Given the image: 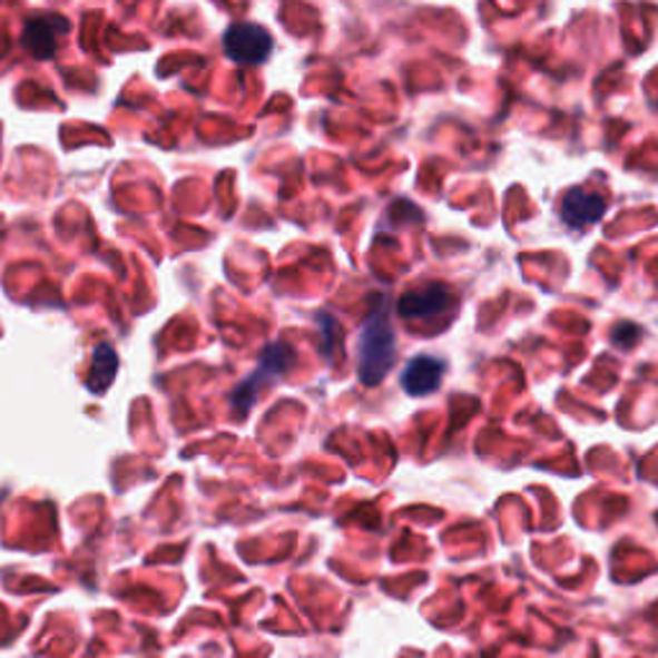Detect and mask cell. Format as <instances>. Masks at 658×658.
Returning <instances> with one entry per match:
<instances>
[{
  "instance_id": "4",
  "label": "cell",
  "mask_w": 658,
  "mask_h": 658,
  "mask_svg": "<svg viewBox=\"0 0 658 658\" xmlns=\"http://www.w3.org/2000/svg\"><path fill=\"white\" fill-rule=\"evenodd\" d=\"M291 365H294V353H291V347L286 345H271L268 350H265L263 357H261V369L255 371L253 379H247L243 386L237 389V394L232 402H235V406L239 412H247L249 406H253L255 402V389L261 386L263 381H271V379H278L286 373Z\"/></svg>"
},
{
  "instance_id": "8",
  "label": "cell",
  "mask_w": 658,
  "mask_h": 658,
  "mask_svg": "<svg viewBox=\"0 0 658 658\" xmlns=\"http://www.w3.org/2000/svg\"><path fill=\"white\" fill-rule=\"evenodd\" d=\"M116 369H119V357H116L111 345H98L94 353V363H90V373H88V389L94 394H104V391L111 386L116 379Z\"/></svg>"
},
{
  "instance_id": "1",
  "label": "cell",
  "mask_w": 658,
  "mask_h": 658,
  "mask_svg": "<svg viewBox=\"0 0 658 658\" xmlns=\"http://www.w3.org/2000/svg\"><path fill=\"white\" fill-rule=\"evenodd\" d=\"M396 361V337L389 322V310L383 304L373 310L361 330V357H357V379L363 386H379Z\"/></svg>"
},
{
  "instance_id": "2",
  "label": "cell",
  "mask_w": 658,
  "mask_h": 658,
  "mask_svg": "<svg viewBox=\"0 0 658 658\" xmlns=\"http://www.w3.org/2000/svg\"><path fill=\"white\" fill-rule=\"evenodd\" d=\"M458 298L443 283H430L424 288H412L399 298L396 312L404 322H432L445 312H455Z\"/></svg>"
},
{
  "instance_id": "7",
  "label": "cell",
  "mask_w": 658,
  "mask_h": 658,
  "mask_svg": "<svg viewBox=\"0 0 658 658\" xmlns=\"http://www.w3.org/2000/svg\"><path fill=\"white\" fill-rule=\"evenodd\" d=\"M443 371L445 363L440 357L416 355L404 365L402 386L410 396H428L432 391H438L440 381H443Z\"/></svg>"
},
{
  "instance_id": "5",
  "label": "cell",
  "mask_w": 658,
  "mask_h": 658,
  "mask_svg": "<svg viewBox=\"0 0 658 658\" xmlns=\"http://www.w3.org/2000/svg\"><path fill=\"white\" fill-rule=\"evenodd\" d=\"M607 212V202L602 194L597 190H587V188H571L566 190L563 202H561V219L569 224L573 229H585L591 227L602 219Z\"/></svg>"
},
{
  "instance_id": "3",
  "label": "cell",
  "mask_w": 658,
  "mask_h": 658,
  "mask_svg": "<svg viewBox=\"0 0 658 658\" xmlns=\"http://www.w3.org/2000/svg\"><path fill=\"white\" fill-rule=\"evenodd\" d=\"M224 52L237 65H263L273 52V37L257 23H232L224 35Z\"/></svg>"
},
{
  "instance_id": "6",
  "label": "cell",
  "mask_w": 658,
  "mask_h": 658,
  "mask_svg": "<svg viewBox=\"0 0 658 658\" xmlns=\"http://www.w3.org/2000/svg\"><path fill=\"white\" fill-rule=\"evenodd\" d=\"M65 29H68V21L60 19V16H37V19H29L27 27H23L21 45L37 60H49L55 55L57 39L65 35Z\"/></svg>"
}]
</instances>
